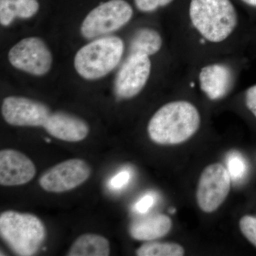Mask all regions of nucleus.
Wrapping results in <instances>:
<instances>
[{
	"instance_id": "1",
	"label": "nucleus",
	"mask_w": 256,
	"mask_h": 256,
	"mask_svg": "<svg viewBox=\"0 0 256 256\" xmlns=\"http://www.w3.org/2000/svg\"><path fill=\"white\" fill-rule=\"evenodd\" d=\"M201 114L188 100L172 101L162 106L150 120L148 136L162 146H174L193 137L201 126Z\"/></svg>"
},
{
	"instance_id": "2",
	"label": "nucleus",
	"mask_w": 256,
	"mask_h": 256,
	"mask_svg": "<svg viewBox=\"0 0 256 256\" xmlns=\"http://www.w3.org/2000/svg\"><path fill=\"white\" fill-rule=\"evenodd\" d=\"M188 18L194 30L210 44L228 40L238 24V13L230 0H191Z\"/></svg>"
},
{
	"instance_id": "3",
	"label": "nucleus",
	"mask_w": 256,
	"mask_h": 256,
	"mask_svg": "<svg viewBox=\"0 0 256 256\" xmlns=\"http://www.w3.org/2000/svg\"><path fill=\"white\" fill-rule=\"evenodd\" d=\"M46 235L44 224L36 216L12 210L0 214V236L16 255H35Z\"/></svg>"
},
{
	"instance_id": "4",
	"label": "nucleus",
	"mask_w": 256,
	"mask_h": 256,
	"mask_svg": "<svg viewBox=\"0 0 256 256\" xmlns=\"http://www.w3.org/2000/svg\"><path fill=\"white\" fill-rule=\"evenodd\" d=\"M124 50V42L120 37L98 38L77 52L74 66L82 78L86 80L101 78L118 65Z\"/></svg>"
},
{
	"instance_id": "5",
	"label": "nucleus",
	"mask_w": 256,
	"mask_h": 256,
	"mask_svg": "<svg viewBox=\"0 0 256 256\" xmlns=\"http://www.w3.org/2000/svg\"><path fill=\"white\" fill-rule=\"evenodd\" d=\"M132 15V8L126 0H109L88 14L80 33L88 40L108 34L127 24Z\"/></svg>"
},
{
	"instance_id": "6",
	"label": "nucleus",
	"mask_w": 256,
	"mask_h": 256,
	"mask_svg": "<svg viewBox=\"0 0 256 256\" xmlns=\"http://www.w3.org/2000/svg\"><path fill=\"white\" fill-rule=\"evenodd\" d=\"M232 178L220 163L207 166L202 172L196 190L197 204L205 213L218 210L226 200L230 190Z\"/></svg>"
},
{
	"instance_id": "7",
	"label": "nucleus",
	"mask_w": 256,
	"mask_h": 256,
	"mask_svg": "<svg viewBox=\"0 0 256 256\" xmlns=\"http://www.w3.org/2000/svg\"><path fill=\"white\" fill-rule=\"evenodd\" d=\"M14 68L31 75L42 76L50 72L53 63L52 52L38 37H28L16 43L8 53Z\"/></svg>"
},
{
	"instance_id": "8",
	"label": "nucleus",
	"mask_w": 256,
	"mask_h": 256,
	"mask_svg": "<svg viewBox=\"0 0 256 256\" xmlns=\"http://www.w3.org/2000/svg\"><path fill=\"white\" fill-rule=\"evenodd\" d=\"M90 166L85 160L70 159L47 170L38 180L40 186L50 193H63L78 188L90 178Z\"/></svg>"
},
{
	"instance_id": "9",
	"label": "nucleus",
	"mask_w": 256,
	"mask_h": 256,
	"mask_svg": "<svg viewBox=\"0 0 256 256\" xmlns=\"http://www.w3.org/2000/svg\"><path fill=\"white\" fill-rule=\"evenodd\" d=\"M151 69L150 56L141 54H130L114 80L116 96L120 99H131L138 96L149 80Z\"/></svg>"
},
{
	"instance_id": "10",
	"label": "nucleus",
	"mask_w": 256,
	"mask_h": 256,
	"mask_svg": "<svg viewBox=\"0 0 256 256\" xmlns=\"http://www.w3.org/2000/svg\"><path fill=\"white\" fill-rule=\"evenodd\" d=\"M2 114L11 126L43 128L52 112L46 104L40 101L22 96H9L3 100Z\"/></svg>"
},
{
	"instance_id": "11",
	"label": "nucleus",
	"mask_w": 256,
	"mask_h": 256,
	"mask_svg": "<svg viewBox=\"0 0 256 256\" xmlns=\"http://www.w3.org/2000/svg\"><path fill=\"white\" fill-rule=\"evenodd\" d=\"M35 164L28 156L15 150L0 152V184L15 186L26 184L36 175Z\"/></svg>"
},
{
	"instance_id": "12",
	"label": "nucleus",
	"mask_w": 256,
	"mask_h": 256,
	"mask_svg": "<svg viewBox=\"0 0 256 256\" xmlns=\"http://www.w3.org/2000/svg\"><path fill=\"white\" fill-rule=\"evenodd\" d=\"M198 80L200 88L206 97L210 100H218L232 90L233 75L228 66L212 64L202 67Z\"/></svg>"
},
{
	"instance_id": "13",
	"label": "nucleus",
	"mask_w": 256,
	"mask_h": 256,
	"mask_svg": "<svg viewBox=\"0 0 256 256\" xmlns=\"http://www.w3.org/2000/svg\"><path fill=\"white\" fill-rule=\"evenodd\" d=\"M43 128L52 137L66 142H79L89 134L85 120L62 111L52 112Z\"/></svg>"
},
{
	"instance_id": "14",
	"label": "nucleus",
	"mask_w": 256,
	"mask_h": 256,
	"mask_svg": "<svg viewBox=\"0 0 256 256\" xmlns=\"http://www.w3.org/2000/svg\"><path fill=\"white\" fill-rule=\"evenodd\" d=\"M172 226V222L169 216L156 214L133 220L128 232L134 240L152 242L168 235Z\"/></svg>"
},
{
	"instance_id": "15",
	"label": "nucleus",
	"mask_w": 256,
	"mask_h": 256,
	"mask_svg": "<svg viewBox=\"0 0 256 256\" xmlns=\"http://www.w3.org/2000/svg\"><path fill=\"white\" fill-rule=\"evenodd\" d=\"M110 254V242L106 237L98 234H85L74 242L67 256H108Z\"/></svg>"
},
{
	"instance_id": "16",
	"label": "nucleus",
	"mask_w": 256,
	"mask_h": 256,
	"mask_svg": "<svg viewBox=\"0 0 256 256\" xmlns=\"http://www.w3.org/2000/svg\"><path fill=\"white\" fill-rule=\"evenodd\" d=\"M38 10L37 0H0V23L10 26L15 18H31Z\"/></svg>"
},
{
	"instance_id": "17",
	"label": "nucleus",
	"mask_w": 256,
	"mask_h": 256,
	"mask_svg": "<svg viewBox=\"0 0 256 256\" xmlns=\"http://www.w3.org/2000/svg\"><path fill=\"white\" fill-rule=\"evenodd\" d=\"M162 45V37L159 32L152 28H141L131 38L130 54H141L150 57L158 54Z\"/></svg>"
},
{
	"instance_id": "18",
	"label": "nucleus",
	"mask_w": 256,
	"mask_h": 256,
	"mask_svg": "<svg viewBox=\"0 0 256 256\" xmlns=\"http://www.w3.org/2000/svg\"><path fill=\"white\" fill-rule=\"evenodd\" d=\"M184 252L180 244L156 242H146L136 252L138 256H182Z\"/></svg>"
},
{
	"instance_id": "19",
	"label": "nucleus",
	"mask_w": 256,
	"mask_h": 256,
	"mask_svg": "<svg viewBox=\"0 0 256 256\" xmlns=\"http://www.w3.org/2000/svg\"><path fill=\"white\" fill-rule=\"evenodd\" d=\"M246 170V164L242 156L234 154L229 156L227 170L230 178L234 180H240L244 178Z\"/></svg>"
},
{
	"instance_id": "20",
	"label": "nucleus",
	"mask_w": 256,
	"mask_h": 256,
	"mask_svg": "<svg viewBox=\"0 0 256 256\" xmlns=\"http://www.w3.org/2000/svg\"><path fill=\"white\" fill-rule=\"evenodd\" d=\"M239 227L242 235L256 247V216H244L239 222Z\"/></svg>"
},
{
	"instance_id": "21",
	"label": "nucleus",
	"mask_w": 256,
	"mask_h": 256,
	"mask_svg": "<svg viewBox=\"0 0 256 256\" xmlns=\"http://www.w3.org/2000/svg\"><path fill=\"white\" fill-rule=\"evenodd\" d=\"M136 8L142 12H152L172 2L174 0H134Z\"/></svg>"
},
{
	"instance_id": "22",
	"label": "nucleus",
	"mask_w": 256,
	"mask_h": 256,
	"mask_svg": "<svg viewBox=\"0 0 256 256\" xmlns=\"http://www.w3.org/2000/svg\"><path fill=\"white\" fill-rule=\"evenodd\" d=\"M130 178V174L129 172L124 170V171L119 172L118 174L114 175V178H111L110 182H109V186L114 190H120L127 184Z\"/></svg>"
},
{
	"instance_id": "23",
	"label": "nucleus",
	"mask_w": 256,
	"mask_h": 256,
	"mask_svg": "<svg viewBox=\"0 0 256 256\" xmlns=\"http://www.w3.org/2000/svg\"><path fill=\"white\" fill-rule=\"evenodd\" d=\"M245 102L247 108L256 118V84L248 88L246 92Z\"/></svg>"
},
{
	"instance_id": "24",
	"label": "nucleus",
	"mask_w": 256,
	"mask_h": 256,
	"mask_svg": "<svg viewBox=\"0 0 256 256\" xmlns=\"http://www.w3.org/2000/svg\"><path fill=\"white\" fill-rule=\"evenodd\" d=\"M154 202V197L152 195H146L139 200L134 206L138 212L140 214L146 213L150 208Z\"/></svg>"
},
{
	"instance_id": "25",
	"label": "nucleus",
	"mask_w": 256,
	"mask_h": 256,
	"mask_svg": "<svg viewBox=\"0 0 256 256\" xmlns=\"http://www.w3.org/2000/svg\"><path fill=\"white\" fill-rule=\"evenodd\" d=\"M242 1L249 6L256 8V0H242Z\"/></svg>"
}]
</instances>
